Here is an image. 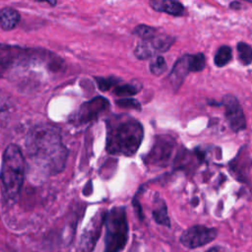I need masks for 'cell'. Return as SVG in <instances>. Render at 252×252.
Masks as SVG:
<instances>
[{"label": "cell", "mask_w": 252, "mask_h": 252, "mask_svg": "<svg viewBox=\"0 0 252 252\" xmlns=\"http://www.w3.org/2000/svg\"><path fill=\"white\" fill-rule=\"evenodd\" d=\"M144 137L142 124L127 115L114 116L107 121L106 151L111 155L134 156Z\"/></svg>", "instance_id": "2"}, {"label": "cell", "mask_w": 252, "mask_h": 252, "mask_svg": "<svg viewBox=\"0 0 252 252\" xmlns=\"http://www.w3.org/2000/svg\"><path fill=\"white\" fill-rule=\"evenodd\" d=\"M153 218L158 224L170 227V220L167 214V207L162 199H158L155 202L153 210Z\"/></svg>", "instance_id": "14"}, {"label": "cell", "mask_w": 252, "mask_h": 252, "mask_svg": "<svg viewBox=\"0 0 252 252\" xmlns=\"http://www.w3.org/2000/svg\"><path fill=\"white\" fill-rule=\"evenodd\" d=\"M236 49L238 59L243 65L247 66L252 63V47L248 43L240 41L237 43Z\"/></svg>", "instance_id": "16"}, {"label": "cell", "mask_w": 252, "mask_h": 252, "mask_svg": "<svg viewBox=\"0 0 252 252\" xmlns=\"http://www.w3.org/2000/svg\"><path fill=\"white\" fill-rule=\"evenodd\" d=\"M205 66L206 58L203 53L185 54L178 58L168 75V81L173 91L179 90L190 72H200Z\"/></svg>", "instance_id": "5"}, {"label": "cell", "mask_w": 252, "mask_h": 252, "mask_svg": "<svg viewBox=\"0 0 252 252\" xmlns=\"http://www.w3.org/2000/svg\"><path fill=\"white\" fill-rule=\"evenodd\" d=\"M14 111V106L12 101L2 93H0V121L6 122L10 119L12 112Z\"/></svg>", "instance_id": "17"}, {"label": "cell", "mask_w": 252, "mask_h": 252, "mask_svg": "<svg viewBox=\"0 0 252 252\" xmlns=\"http://www.w3.org/2000/svg\"><path fill=\"white\" fill-rule=\"evenodd\" d=\"M96 83L101 91H107L110 88L114 87V85L117 83L116 80L114 79H109V78H97Z\"/></svg>", "instance_id": "22"}, {"label": "cell", "mask_w": 252, "mask_h": 252, "mask_svg": "<svg viewBox=\"0 0 252 252\" xmlns=\"http://www.w3.org/2000/svg\"><path fill=\"white\" fill-rule=\"evenodd\" d=\"M27 151L33 164L44 172H60L65 166L67 150L58 131L51 126L34 128L27 140Z\"/></svg>", "instance_id": "1"}, {"label": "cell", "mask_w": 252, "mask_h": 252, "mask_svg": "<svg viewBox=\"0 0 252 252\" xmlns=\"http://www.w3.org/2000/svg\"><path fill=\"white\" fill-rule=\"evenodd\" d=\"M25 168V158L20 148L14 144L9 145L3 155L0 173L3 196L7 202L17 200L24 182Z\"/></svg>", "instance_id": "3"}, {"label": "cell", "mask_w": 252, "mask_h": 252, "mask_svg": "<svg viewBox=\"0 0 252 252\" xmlns=\"http://www.w3.org/2000/svg\"><path fill=\"white\" fill-rule=\"evenodd\" d=\"M232 59V50L228 45H221L217 50L214 62L217 67H224L226 66Z\"/></svg>", "instance_id": "15"}, {"label": "cell", "mask_w": 252, "mask_h": 252, "mask_svg": "<svg viewBox=\"0 0 252 252\" xmlns=\"http://www.w3.org/2000/svg\"><path fill=\"white\" fill-rule=\"evenodd\" d=\"M21 19L19 12L11 7L0 10V26L4 31H11L17 27Z\"/></svg>", "instance_id": "13"}, {"label": "cell", "mask_w": 252, "mask_h": 252, "mask_svg": "<svg viewBox=\"0 0 252 252\" xmlns=\"http://www.w3.org/2000/svg\"><path fill=\"white\" fill-rule=\"evenodd\" d=\"M221 105L224 108V115L230 129L237 133L246 128V118L238 99L232 94H225L222 97Z\"/></svg>", "instance_id": "9"}, {"label": "cell", "mask_w": 252, "mask_h": 252, "mask_svg": "<svg viewBox=\"0 0 252 252\" xmlns=\"http://www.w3.org/2000/svg\"><path fill=\"white\" fill-rule=\"evenodd\" d=\"M116 103L121 106V107H127V108H135V109H141V105L139 103V101H137L136 99H119L116 101Z\"/></svg>", "instance_id": "23"}, {"label": "cell", "mask_w": 252, "mask_h": 252, "mask_svg": "<svg viewBox=\"0 0 252 252\" xmlns=\"http://www.w3.org/2000/svg\"><path fill=\"white\" fill-rule=\"evenodd\" d=\"M175 38L168 34H156L148 40H141L134 49L135 56L140 60H145L155 56L157 53L167 51L174 43Z\"/></svg>", "instance_id": "8"}, {"label": "cell", "mask_w": 252, "mask_h": 252, "mask_svg": "<svg viewBox=\"0 0 252 252\" xmlns=\"http://www.w3.org/2000/svg\"><path fill=\"white\" fill-rule=\"evenodd\" d=\"M14 49L11 46L0 45V72L4 71L10 64H12L13 58H15L13 53Z\"/></svg>", "instance_id": "18"}, {"label": "cell", "mask_w": 252, "mask_h": 252, "mask_svg": "<svg viewBox=\"0 0 252 252\" xmlns=\"http://www.w3.org/2000/svg\"><path fill=\"white\" fill-rule=\"evenodd\" d=\"M229 7H230V9L239 10V9L242 8V4H241L240 2H238V1H234V2H231V3L229 4Z\"/></svg>", "instance_id": "25"}, {"label": "cell", "mask_w": 252, "mask_h": 252, "mask_svg": "<svg viewBox=\"0 0 252 252\" xmlns=\"http://www.w3.org/2000/svg\"><path fill=\"white\" fill-rule=\"evenodd\" d=\"M150 6L158 12H163L171 16H182L184 13V6L174 0H152L149 2Z\"/></svg>", "instance_id": "12"}, {"label": "cell", "mask_w": 252, "mask_h": 252, "mask_svg": "<svg viewBox=\"0 0 252 252\" xmlns=\"http://www.w3.org/2000/svg\"><path fill=\"white\" fill-rule=\"evenodd\" d=\"M218 236V229L203 224H195L185 229L179 237L180 243L189 248L195 249L211 243Z\"/></svg>", "instance_id": "7"}, {"label": "cell", "mask_w": 252, "mask_h": 252, "mask_svg": "<svg viewBox=\"0 0 252 252\" xmlns=\"http://www.w3.org/2000/svg\"><path fill=\"white\" fill-rule=\"evenodd\" d=\"M176 150L175 141L167 135H160L156 138L153 148L147 155L145 162L149 165L166 166L171 160Z\"/></svg>", "instance_id": "6"}, {"label": "cell", "mask_w": 252, "mask_h": 252, "mask_svg": "<svg viewBox=\"0 0 252 252\" xmlns=\"http://www.w3.org/2000/svg\"><path fill=\"white\" fill-rule=\"evenodd\" d=\"M106 213H97L85 228L78 246L77 252H92L99 237Z\"/></svg>", "instance_id": "10"}, {"label": "cell", "mask_w": 252, "mask_h": 252, "mask_svg": "<svg viewBox=\"0 0 252 252\" xmlns=\"http://www.w3.org/2000/svg\"><path fill=\"white\" fill-rule=\"evenodd\" d=\"M150 71L155 76H159L166 70V62L160 55H157L150 63Z\"/></svg>", "instance_id": "20"}, {"label": "cell", "mask_w": 252, "mask_h": 252, "mask_svg": "<svg viewBox=\"0 0 252 252\" xmlns=\"http://www.w3.org/2000/svg\"><path fill=\"white\" fill-rule=\"evenodd\" d=\"M205 252H226V250H225V248L222 247V246L216 245V246H213V247L209 248V249L206 250Z\"/></svg>", "instance_id": "24"}, {"label": "cell", "mask_w": 252, "mask_h": 252, "mask_svg": "<svg viewBox=\"0 0 252 252\" xmlns=\"http://www.w3.org/2000/svg\"><path fill=\"white\" fill-rule=\"evenodd\" d=\"M141 90V86L133 85V84H126L122 86H117L114 89V93L117 95H133L137 94Z\"/></svg>", "instance_id": "21"}, {"label": "cell", "mask_w": 252, "mask_h": 252, "mask_svg": "<svg viewBox=\"0 0 252 252\" xmlns=\"http://www.w3.org/2000/svg\"><path fill=\"white\" fill-rule=\"evenodd\" d=\"M105 236L103 252H120L128 241L129 225L125 207L118 206L106 212L104 219Z\"/></svg>", "instance_id": "4"}, {"label": "cell", "mask_w": 252, "mask_h": 252, "mask_svg": "<svg viewBox=\"0 0 252 252\" xmlns=\"http://www.w3.org/2000/svg\"><path fill=\"white\" fill-rule=\"evenodd\" d=\"M133 34L141 38V40H148L157 34V31L155 28L147 25H138L133 30Z\"/></svg>", "instance_id": "19"}, {"label": "cell", "mask_w": 252, "mask_h": 252, "mask_svg": "<svg viewBox=\"0 0 252 252\" xmlns=\"http://www.w3.org/2000/svg\"><path fill=\"white\" fill-rule=\"evenodd\" d=\"M109 107V102L104 97L98 96L81 105L75 115V120L80 124H87L96 119L98 115Z\"/></svg>", "instance_id": "11"}]
</instances>
